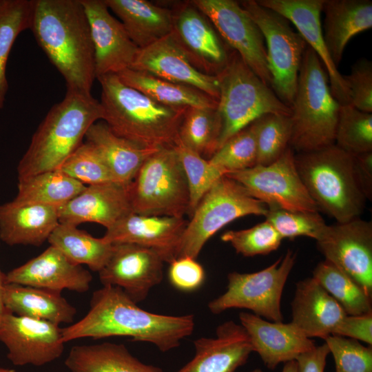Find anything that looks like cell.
I'll return each instance as SVG.
<instances>
[{
	"mask_svg": "<svg viewBox=\"0 0 372 372\" xmlns=\"http://www.w3.org/2000/svg\"><path fill=\"white\" fill-rule=\"evenodd\" d=\"M333 335L360 340L372 344V312L358 315H347Z\"/></svg>",
	"mask_w": 372,
	"mask_h": 372,
	"instance_id": "cell-49",
	"label": "cell"
},
{
	"mask_svg": "<svg viewBox=\"0 0 372 372\" xmlns=\"http://www.w3.org/2000/svg\"><path fill=\"white\" fill-rule=\"evenodd\" d=\"M30 30L67 90L91 94L96 79L94 50L81 0H34Z\"/></svg>",
	"mask_w": 372,
	"mask_h": 372,
	"instance_id": "cell-2",
	"label": "cell"
},
{
	"mask_svg": "<svg viewBox=\"0 0 372 372\" xmlns=\"http://www.w3.org/2000/svg\"><path fill=\"white\" fill-rule=\"evenodd\" d=\"M251 372H264V371H262V370L260 369H256L251 371Z\"/></svg>",
	"mask_w": 372,
	"mask_h": 372,
	"instance_id": "cell-55",
	"label": "cell"
},
{
	"mask_svg": "<svg viewBox=\"0 0 372 372\" xmlns=\"http://www.w3.org/2000/svg\"><path fill=\"white\" fill-rule=\"evenodd\" d=\"M6 284V274H4L0 269V321L7 311L3 301V291Z\"/></svg>",
	"mask_w": 372,
	"mask_h": 372,
	"instance_id": "cell-52",
	"label": "cell"
},
{
	"mask_svg": "<svg viewBox=\"0 0 372 372\" xmlns=\"http://www.w3.org/2000/svg\"><path fill=\"white\" fill-rule=\"evenodd\" d=\"M130 69L195 87L218 99L217 76L205 74L195 68L170 34L149 46L139 49Z\"/></svg>",
	"mask_w": 372,
	"mask_h": 372,
	"instance_id": "cell-22",
	"label": "cell"
},
{
	"mask_svg": "<svg viewBox=\"0 0 372 372\" xmlns=\"http://www.w3.org/2000/svg\"><path fill=\"white\" fill-rule=\"evenodd\" d=\"M102 118L100 101L91 94L67 90L33 134L18 164V179L59 169L83 143L89 127Z\"/></svg>",
	"mask_w": 372,
	"mask_h": 372,
	"instance_id": "cell-4",
	"label": "cell"
},
{
	"mask_svg": "<svg viewBox=\"0 0 372 372\" xmlns=\"http://www.w3.org/2000/svg\"><path fill=\"white\" fill-rule=\"evenodd\" d=\"M260 28L266 43L267 59L271 78V87L290 108L296 92L299 71L307 46L291 22L256 0L240 3Z\"/></svg>",
	"mask_w": 372,
	"mask_h": 372,
	"instance_id": "cell-10",
	"label": "cell"
},
{
	"mask_svg": "<svg viewBox=\"0 0 372 372\" xmlns=\"http://www.w3.org/2000/svg\"><path fill=\"white\" fill-rule=\"evenodd\" d=\"M128 186L110 182L86 185L84 189L59 208V223L74 226L96 223L106 229L133 212Z\"/></svg>",
	"mask_w": 372,
	"mask_h": 372,
	"instance_id": "cell-23",
	"label": "cell"
},
{
	"mask_svg": "<svg viewBox=\"0 0 372 372\" xmlns=\"http://www.w3.org/2000/svg\"><path fill=\"white\" fill-rule=\"evenodd\" d=\"M132 211L184 218L189 205L186 176L175 147L161 148L142 165L128 186Z\"/></svg>",
	"mask_w": 372,
	"mask_h": 372,
	"instance_id": "cell-8",
	"label": "cell"
},
{
	"mask_svg": "<svg viewBox=\"0 0 372 372\" xmlns=\"http://www.w3.org/2000/svg\"><path fill=\"white\" fill-rule=\"evenodd\" d=\"M281 372H297L296 360L285 362Z\"/></svg>",
	"mask_w": 372,
	"mask_h": 372,
	"instance_id": "cell-53",
	"label": "cell"
},
{
	"mask_svg": "<svg viewBox=\"0 0 372 372\" xmlns=\"http://www.w3.org/2000/svg\"><path fill=\"white\" fill-rule=\"evenodd\" d=\"M313 278L341 305L347 315L372 312L371 297L347 274L331 262H320Z\"/></svg>",
	"mask_w": 372,
	"mask_h": 372,
	"instance_id": "cell-38",
	"label": "cell"
},
{
	"mask_svg": "<svg viewBox=\"0 0 372 372\" xmlns=\"http://www.w3.org/2000/svg\"><path fill=\"white\" fill-rule=\"evenodd\" d=\"M48 242L77 265H86L99 272L107 263L112 245L95 238L77 226L59 223L50 236Z\"/></svg>",
	"mask_w": 372,
	"mask_h": 372,
	"instance_id": "cell-35",
	"label": "cell"
},
{
	"mask_svg": "<svg viewBox=\"0 0 372 372\" xmlns=\"http://www.w3.org/2000/svg\"><path fill=\"white\" fill-rule=\"evenodd\" d=\"M216 76L219 85L217 110L222 123L218 149L262 115L291 116V108L280 100L236 52L231 50L227 65Z\"/></svg>",
	"mask_w": 372,
	"mask_h": 372,
	"instance_id": "cell-7",
	"label": "cell"
},
{
	"mask_svg": "<svg viewBox=\"0 0 372 372\" xmlns=\"http://www.w3.org/2000/svg\"><path fill=\"white\" fill-rule=\"evenodd\" d=\"M221 132L217 107H189L179 128V141L209 159L218 149Z\"/></svg>",
	"mask_w": 372,
	"mask_h": 372,
	"instance_id": "cell-36",
	"label": "cell"
},
{
	"mask_svg": "<svg viewBox=\"0 0 372 372\" xmlns=\"http://www.w3.org/2000/svg\"><path fill=\"white\" fill-rule=\"evenodd\" d=\"M194 344V358L176 372H234L253 352L247 333L233 320L218 325L215 338H200Z\"/></svg>",
	"mask_w": 372,
	"mask_h": 372,
	"instance_id": "cell-25",
	"label": "cell"
},
{
	"mask_svg": "<svg viewBox=\"0 0 372 372\" xmlns=\"http://www.w3.org/2000/svg\"><path fill=\"white\" fill-rule=\"evenodd\" d=\"M354 170L366 200H372V152L352 155Z\"/></svg>",
	"mask_w": 372,
	"mask_h": 372,
	"instance_id": "cell-51",
	"label": "cell"
},
{
	"mask_svg": "<svg viewBox=\"0 0 372 372\" xmlns=\"http://www.w3.org/2000/svg\"><path fill=\"white\" fill-rule=\"evenodd\" d=\"M85 186L59 169L50 170L18 179L17 194L13 200L59 208L81 193Z\"/></svg>",
	"mask_w": 372,
	"mask_h": 372,
	"instance_id": "cell-34",
	"label": "cell"
},
{
	"mask_svg": "<svg viewBox=\"0 0 372 372\" xmlns=\"http://www.w3.org/2000/svg\"><path fill=\"white\" fill-rule=\"evenodd\" d=\"M85 142L101 156L116 183L129 185L144 162L159 149L141 147L114 133L103 121L87 130Z\"/></svg>",
	"mask_w": 372,
	"mask_h": 372,
	"instance_id": "cell-29",
	"label": "cell"
},
{
	"mask_svg": "<svg viewBox=\"0 0 372 372\" xmlns=\"http://www.w3.org/2000/svg\"><path fill=\"white\" fill-rule=\"evenodd\" d=\"M168 276L170 283L175 288L183 291H192L203 285L205 273L196 259L185 256L177 258L169 263Z\"/></svg>",
	"mask_w": 372,
	"mask_h": 372,
	"instance_id": "cell-48",
	"label": "cell"
},
{
	"mask_svg": "<svg viewBox=\"0 0 372 372\" xmlns=\"http://www.w3.org/2000/svg\"><path fill=\"white\" fill-rule=\"evenodd\" d=\"M187 224L184 218L131 212L107 229L102 239L112 245L132 243L150 248L169 264L178 256Z\"/></svg>",
	"mask_w": 372,
	"mask_h": 372,
	"instance_id": "cell-19",
	"label": "cell"
},
{
	"mask_svg": "<svg viewBox=\"0 0 372 372\" xmlns=\"http://www.w3.org/2000/svg\"><path fill=\"white\" fill-rule=\"evenodd\" d=\"M349 91L351 105L372 113V63L365 58L358 60L349 75L343 76Z\"/></svg>",
	"mask_w": 372,
	"mask_h": 372,
	"instance_id": "cell-47",
	"label": "cell"
},
{
	"mask_svg": "<svg viewBox=\"0 0 372 372\" xmlns=\"http://www.w3.org/2000/svg\"><path fill=\"white\" fill-rule=\"evenodd\" d=\"M330 353L326 343L300 355L296 359L297 372H324Z\"/></svg>",
	"mask_w": 372,
	"mask_h": 372,
	"instance_id": "cell-50",
	"label": "cell"
},
{
	"mask_svg": "<svg viewBox=\"0 0 372 372\" xmlns=\"http://www.w3.org/2000/svg\"><path fill=\"white\" fill-rule=\"evenodd\" d=\"M61 329L48 321L7 311L0 321V342L14 365L41 366L61 356L65 348Z\"/></svg>",
	"mask_w": 372,
	"mask_h": 372,
	"instance_id": "cell-16",
	"label": "cell"
},
{
	"mask_svg": "<svg viewBox=\"0 0 372 372\" xmlns=\"http://www.w3.org/2000/svg\"><path fill=\"white\" fill-rule=\"evenodd\" d=\"M188 184L190 216L209 189L226 173L180 141L174 147Z\"/></svg>",
	"mask_w": 372,
	"mask_h": 372,
	"instance_id": "cell-41",
	"label": "cell"
},
{
	"mask_svg": "<svg viewBox=\"0 0 372 372\" xmlns=\"http://www.w3.org/2000/svg\"><path fill=\"white\" fill-rule=\"evenodd\" d=\"M59 223L56 207L13 200L0 205V240L10 246L39 247Z\"/></svg>",
	"mask_w": 372,
	"mask_h": 372,
	"instance_id": "cell-27",
	"label": "cell"
},
{
	"mask_svg": "<svg viewBox=\"0 0 372 372\" xmlns=\"http://www.w3.org/2000/svg\"><path fill=\"white\" fill-rule=\"evenodd\" d=\"M70 372H163L134 357L122 344L76 345L64 362Z\"/></svg>",
	"mask_w": 372,
	"mask_h": 372,
	"instance_id": "cell-32",
	"label": "cell"
},
{
	"mask_svg": "<svg viewBox=\"0 0 372 372\" xmlns=\"http://www.w3.org/2000/svg\"><path fill=\"white\" fill-rule=\"evenodd\" d=\"M0 372H15V371L12 369L0 366Z\"/></svg>",
	"mask_w": 372,
	"mask_h": 372,
	"instance_id": "cell-54",
	"label": "cell"
},
{
	"mask_svg": "<svg viewBox=\"0 0 372 372\" xmlns=\"http://www.w3.org/2000/svg\"><path fill=\"white\" fill-rule=\"evenodd\" d=\"M6 310L20 316H25L52 322L71 324L76 315V308L61 292L6 283L3 291Z\"/></svg>",
	"mask_w": 372,
	"mask_h": 372,
	"instance_id": "cell-31",
	"label": "cell"
},
{
	"mask_svg": "<svg viewBox=\"0 0 372 372\" xmlns=\"http://www.w3.org/2000/svg\"><path fill=\"white\" fill-rule=\"evenodd\" d=\"M334 144L351 155L372 152V113L340 105Z\"/></svg>",
	"mask_w": 372,
	"mask_h": 372,
	"instance_id": "cell-39",
	"label": "cell"
},
{
	"mask_svg": "<svg viewBox=\"0 0 372 372\" xmlns=\"http://www.w3.org/2000/svg\"><path fill=\"white\" fill-rule=\"evenodd\" d=\"M325 260L372 296V223L356 218L327 225L316 240Z\"/></svg>",
	"mask_w": 372,
	"mask_h": 372,
	"instance_id": "cell-14",
	"label": "cell"
},
{
	"mask_svg": "<svg viewBox=\"0 0 372 372\" xmlns=\"http://www.w3.org/2000/svg\"><path fill=\"white\" fill-rule=\"evenodd\" d=\"M265 217L283 239L306 236L316 240L327 225L319 211L269 209Z\"/></svg>",
	"mask_w": 372,
	"mask_h": 372,
	"instance_id": "cell-45",
	"label": "cell"
},
{
	"mask_svg": "<svg viewBox=\"0 0 372 372\" xmlns=\"http://www.w3.org/2000/svg\"><path fill=\"white\" fill-rule=\"evenodd\" d=\"M322 26L329 55L338 67L349 40L372 27L371 0H324Z\"/></svg>",
	"mask_w": 372,
	"mask_h": 372,
	"instance_id": "cell-28",
	"label": "cell"
},
{
	"mask_svg": "<svg viewBox=\"0 0 372 372\" xmlns=\"http://www.w3.org/2000/svg\"><path fill=\"white\" fill-rule=\"evenodd\" d=\"M172 10L170 34L192 65L198 71L218 75L229 60V51L211 22L190 1Z\"/></svg>",
	"mask_w": 372,
	"mask_h": 372,
	"instance_id": "cell-15",
	"label": "cell"
},
{
	"mask_svg": "<svg viewBox=\"0 0 372 372\" xmlns=\"http://www.w3.org/2000/svg\"><path fill=\"white\" fill-rule=\"evenodd\" d=\"M295 163L319 211L340 223L360 217L366 199L357 180L351 154L333 144L298 153Z\"/></svg>",
	"mask_w": 372,
	"mask_h": 372,
	"instance_id": "cell-5",
	"label": "cell"
},
{
	"mask_svg": "<svg viewBox=\"0 0 372 372\" xmlns=\"http://www.w3.org/2000/svg\"><path fill=\"white\" fill-rule=\"evenodd\" d=\"M296 259V254L288 249L259 271L229 273L226 291L208 303L209 310L220 314L229 309H246L267 320L282 322V294Z\"/></svg>",
	"mask_w": 372,
	"mask_h": 372,
	"instance_id": "cell-11",
	"label": "cell"
},
{
	"mask_svg": "<svg viewBox=\"0 0 372 372\" xmlns=\"http://www.w3.org/2000/svg\"><path fill=\"white\" fill-rule=\"evenodd\" d=\"M90 25L96 79L130 68L139 48L121 22L113 17L104 0H81Z\"/></svg>",
	"mask_w": 372,
	"mask_h": 372,
	"instance_id": "cell-18",
	"label": "cell"
},
{
	"mask_svg": "<svg viewBox=\"0 0 372 372\" xmlns=\"http://www.w3.org/2000/svg\"><path fill=\"white\" fill-rule=\"evenodd\" d=\"M269 207L235 180L223 176L203 197L187 222L178 256L196 259L207 240L226 225L248 216H266Z\"/></svg>",
	"mask_w": 372,
	"mask_h": 372,
	"instance_id": "cell-9",
	"label": "cell"
},
{
	"mask_svg": "<svg viewBox=\"0 0 372 372\" xmlns=\"http://www.w3.org/2000/svg\"><path fill=\"white\" fill-rule=\"evenodd\" d=\"M195 322L192 314L169 316L143 310L121 288L103 286L94 291L87 314L61 329L65 343L84 338L125 336L154 344L167 352L190 335Z\"/></svg>",
	"mask_w": 372,
	"mask_h": 372,
	"instance_id": "cell-1",
	"label": "cell"
},
{
	"mask_svg": "<svg viewBox=\"0 0 372 372\" xmlns=\"http://www.w3.org/2000/svg\"><path fill=\"white\" fill-rule=\"evenodd\" d=\"M324 0H257L287 19L301 34L308 46L320 59L329 78L333 96L341 105H351L347 84L333 62L326 47L320 15Z\"/></svg>",
	"mask_w": 372,
	"mask_h": 372,
	"instance_id": "cell-20",
	"label": "cell"
},
{
	"mask_svg": "<svg viewBox=\"0 0 372 372\" xmlns=\"http://www.w3.org/2000/svg\"><path fill=\"white\" fill-rule=\"evenodd\" d=\"M127 85L156 103L171 107H218V100L190 86L173 83L143 71L125 70L117 74Z\"/></svg>",
	"mask_w": 372,
	"mask_h": 372,
	"instance_id": "cell-33",
	"label": "cell"
},
{
	"mask_svg": "<svg viewBox=\"0 0 372 372\" xmlns=\"http://www.w3.org/2000/svg\"><path fill=\"white\" fill-rule=\"evenodd\" d=\"M90 272L50 245L41 254L6 274V283L30 286L57 292L64 289L87 292L92 281Z\"/></svg>",
	"mask_w": 372,
	"mask_h": 372,
	"instance_id": "cell-21",
	"label": "cell"
},
{
	"mask_svg": "<svg viewBox=\"0 0 372 372\" xmlns=\"http://www.w3.org/2000/svg\"><path fill=\"white\" fill-rule=\"evenodd\" d=\"M190 1L207 16L225 43L271 87L264 37L240 3L234 0Z\"/></svg>",
	"mask_w": 372,
	"mask_h": 372,
	"instance_id": "cell-13",
	"label": "cell"
},
{
	"mask_svg": "<svg viewBox=\"0 0 372 372\" xmlns=\"http://www.w3.org/2000/svg\"><path fill=\"white\" fill-rule=\"evenodd\" d=\"M57 169L84 185L116 183L101 156L87 142L83 143Z\"/></svg>",
	"mask_w": 372,
	"mask_h": 372,
	"instance_id": "cell-44",
	"label": "cell"
},
{
	"mask_svg": "<svg viewBox=\"0 0 372 372\" xmlns=\"http://www.w3.org/2000/svg\"><path fill=\"white\" fill-rule=\"evenodd\" d=\"M220 239L245 257L269 254L276 250L283 240L267 220L248 229L225 231Z\"/></svg>",
	"mask_w": 372,
	"mask_h": 372,
	"instance_id": "cell-43",
	"label": "cell"
},
{
	"mask_svg": "<svg viewBox=\"0 0 372 372\" xmlns=\"http://www.w3.org/2000/svg\"><path fill=\"white\" fill-rule=\"evenodd\" d=\"M139 48L149 46L169 35L172 28V9L146 0H104Z\"/></svg>",
	"mask_w": 372,
	"mask_h": 372,
	"instance_id": "cell-30",
	"label": "cell"
},
{
	"mask_svg": "<svg viewBox=\"0 0 372 372\" xmlns=\"http://www.w3.org/2000/svg\"><path fill=\"white\" fill-rule=\"evenodd\" d=\"M341 305L313 277L297 282L291 302L293 323L307 338L333 335L347 316Z\"/></svg>",
	"mask_w": 372,
	"mask_h": 372,
	"instance_id": "cell-26",
	"label": "cell"
},
{
	"mask_svg": "<svg viewBox=\"0 0 372 372\" xmlns=\"http://www.w3.org/2000/svg\"><path fill=\"white\" fill-rule=\"evenodd\" d=\"M34 0H0V109L8 83L6 65L11 48L21 32L30 29Z\"/></svg>",
	"mask_w": 372,
	"mask_h": 372,
	"instance_id": "cell-37",
	"label": "cell"
},
{
	"mask_svg": "<svg viewBox=\"0 0 372 372\" xmlns=\"http://www.w3.org/2000/svg\"><path fill=\"white\" fill-rule=\"evenodd\" d=\"M208 160L226 174L255 166L257 164L255 121L229 138Z\"/></svg>",
	"mask_w": 372,
	"mask_h": 372,
	"instance_id": "cell-42",
	"label": "cell"
},
{
	"mask_svg": "<svg viewBox=\"0 0 372 372\" xmlns=\"http://www.w3.org/2000/svg\"><path fill=\"white\" fill-rule=\"evenodd\" d=\"M225 176L238 182L269 209L319 211L298 172L290 146L269 165H256Z\"/></svg>",
	"mask_w": 372,
	"mask_h": 372,
	"instance_id": "cell-12",
	"label": "cell"
},
{
	"mask_svg": "<svg viewBox=\"0 0 372 372\" xmlns=\"http://www.w3.org/2000/svg\"><path fill=\"white\" fill-rule=\"evenodd\" d=\"M340 106L320 59L307 45L291 107V149L302 153L334 144Z\"/></svg>",
	"mask_w": 372,
	"mask_h": 372,
	"instance_id": "cell-6",
	"label": "cell"
},
{
	"mask_svg": "<svg viewBox=\"0 0 372 372\" xmlns=\"http://www.w3.org/2000/svg\"><path fill=\"white\" fill-rule=\"evenodd\" d=\"M239 320L249 337L253 351L270 369L281 362L296 360L316 347L315 342L291 322H271L247 312L240 313Z\"/></svg>",
	"mask_w": 372,
	"mask_h": 372,
	"instance_id": "cell-24",
	"label": "cell"
},
{
	"mask_svg": "<svg viewBox=\"0 0 372 372\" xmlns=\"http://www.w3.org/2000/svg\"><path fill=\"white\" fill-rule=\"evenodd\" d=\"M335 365V372H372V348L358 340L330 335L325 339Z\"/></svg>",
	"mask_w": 372,
	"mask_h": 372,
	"instance_id": "cell-46",
	"label": "cell"
},
{
	"mask_svg": "<svg viewBox=\"0 0 372 372\" xmlns=\"http://www.w3.org/2000/svg\"><path fill=\"white\" fill-rule=\"evenodd\" d=\"M101 85L102 120L116 135L141 147H174L187 107L156 103L125 84L115 74L96 79Z\"/></svg>",
	"mask_w": 372,
	"mask_h": 372,
	"instance_id": "cell-3",
	"label": "cell"
},
{
	"mask_svg": "<svg viewBox=\"0 0 372 372\" xmlns=\"http://www.w3.org/2000/svg\"><path fill=\"white\" fill-rule=\"evenodd\" d=\"M257 164L267 165L276 161L289 147L291 120L289 115L267 114L255 121Z\"/></svg>",
	"mask_w": 372,
	"mask_h": 372,
	"instance_id": "cell-40",
	"label": "cell"
},
{
	"mask_svg": "<svg viewBox=\"0 0 372 372\" xmlns=\"http://www.w3.org/2000/svg\"><path fill=\"white\" fill-rule=\"evenodd\" d=\"M164 260L154 250L132 243L112 245L105 266L98 272L103 286L121 288L136 304L163 278Z\"/></svg>",
	"mask_w": 372,
	"mask_h": 372,
	"instance_id": "cell-17",
	"label": "cell"
}]
</instances>
